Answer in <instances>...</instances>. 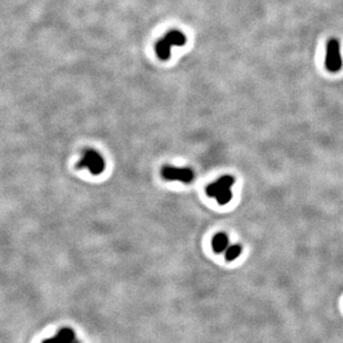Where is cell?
I'll use <instances>...</instances> for the list:
<instances>
[{
    "label": "cell",
    "mask_w": 343,
    "mask_h": 343,
    "mask_svg": "<svg viewBox=\"0 0 343 343\" xmlns=\"http://www.w3.org/2000/svg\"><path fill=\"white\" fill-rule=\"evenodd\" d=\"M215 200H216L219 204H221V205L228 204V203L232 200L231 189H228V190H224L222 192H220V193L216 196H215Z\"/></svg>",
    "instance_id": "obj_9"
},
{
    "label": "cell",
    "mask_w": 343,
    "mask_h": 343,
    "mask_svg": "<svg viewBox=\"0 0 343 343\" xmlns=\"http://www.w3.org/2000/svg\"><path fill=\"white\" fill-rule=\"evenodd\" d=\"M186 44V36L179 30L168 32L164 37L160 39L155 45L156 55L162 60H167L171 57L172 46H184Z\"/></svg>",
    "instance_id": "obj_1"
},
{
    "label": "cell",
    "mask_w": 343,
    "mask_h": 343,
    "mask_svg": "<svg viewBox=\"0 0 343 343\" xmlns=\"http://www.w3.org/2000/svg\"><path fill=\"white\" fill-rule=\"evenodd\" d=\"M43 343H80L77 339L74 330L69 328H63L56 333L55 336L45 340Z\"/></svg>",
    "instance_id": "obj_6"
},
{
    "label": "cell",
    "mask_w": 343,
    "mask_h": 343,
    "mask_svg": "<svg viewBox=\"0 0 343 343\" xmlns=\"http://www.w3.org/2000/svg\"><path fill=\"white\" fill-rule=\"evenodd\" d=\"M343 66L340 54V44L336 39L329 40L327 45V56H325V68L331 73H338Z\"/></svg>",
    "instance_id": "obj_3"
},
{
    "label": "cell",
    "mask_w": 343,
    "mask_h": 343,
    "mask_svg": "<svg viewBox=\"0 0 343 343\" xmlns=\"http://www.w3.org/2000/svg\"><path fill=\"white\" fill-rule=\"evenodd\" d=\"M234 182H235V179H234L233 176H230V175L222 176L221 178H219L216 182H214V183H212V184L207 186L206 194L208 196L215 197L220 193V192L231 189L232 185L234 184Z\"/></svg>",
    "instance_id": "obj_5"
},
{
    "label": "cell",
    "mask_w": 343,
    "mask_h": 343,
    "mask_svg": "<svg viewBox=\"0 0 343 343\" xmlns=\"http://www.w3.org/2000/svg\"><path fill=\"white\" fill-rule=\"evenodd\" d=\"M162 176L167 181H178L185 184H190L194 181L195 174L191 168H181L174 166H163L162 168Z\"/></svg>",
    "instance_id": "obj_4"
},
{
    "label": "cell",
    "mask_w": 343,
    "mask_h": 343,
    "mask_svg": "<svg viewBox=\"0 0 343 343\" xmlns=\"http://www.w3.org/2000/svg\"><path fill=\"white\" fill-rule=\"evenodd\" d=\"M212 247L213 251L217 254H221L226 251V248L229 247V236L223 232H220L216 235L213 237L212 240Z\"/></svg>",
    "instance_id": "obj_7"
},
{
    "label": "cell",
    "mask_w": 343,
    "mask_h": 343,
    "mask_svg": "<svg viewBox=\"0 0 343 343\" xmlns=\"http://www.w3.org/2000/svg\"><path fill=\"white\" fill-rule=\"evenodd\" d=\"M241 252H242V247L241 245H238V244L230 245L225 251V260L228 261V262H231V261H233L240 257Z\"/></svg>",
    "instance_id": "obj_8"
},
{
    "label": "cell",
    "mask_w": 343,
    "mask_h": 343,
    "mask_svg": "<svg viewBox=\"0 0 343 343\" xmlns=\"http://www.w3.org/2000/svg\"><path fill=\"white\" fill-rule=\"evenodd\" d=\"M105 160L95 149L85 150L78 162V167L89 171L92 175H100L105 170Z\"/></svg>",
    "instance_id": "obj_2"
}]
</instances>
